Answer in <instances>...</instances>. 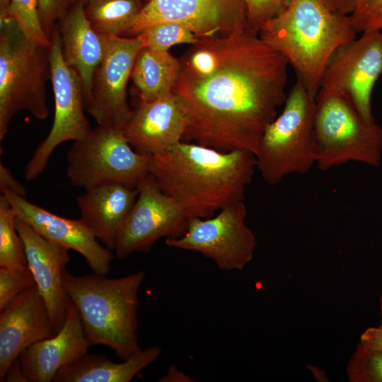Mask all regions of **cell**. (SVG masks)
Here are the masks:
<instances>
[{
  "label": "cell",
  "mask_w": 382,
  "mask_h": 382,
  "mask_svg": "<svg viewBox=\"0 0 382 382\" xmlns=\"http://www.w3.org/2000/svg\"><path fill=\"white\" fill-rule=\"evenodd\" d=\"M179 62L173 93L185 114L183 141L254 154L286 100V59L249 28L199 38Z\"/></svg>",
  "instance_id": "1"
},
{
  "label": "cell",
  "mask_w": 382,
  "mask_h": 382,
  "mask_svg": "<svg viewBox=\"0 0 382 382\" xmlns=\"http://www.w3.org/2000/svg\"><path fill=\"white\" fill-rule=\"evenodd\" d=\"M255 169V158L250 151L224 152L183 141L149 157L150 175L189 219L212 217L244 201Z\"/></svg>",
  "instance_id": "2"
},
{
  "label": "cell",
  "mask_w": 382,
  "mask_h": 382,
  "mask_svg": "<svg viewBox=\"0 0 382 382\" xmlns=\"http://www.w3.org/2000/svg\"><path fill=\"white\" fill-rule=\"evenodd\" d=\"M258 33L286 59L315 101L330 57L357 34L349 16L334 13L322 0H290Z\"/></svg>",
  "instance_id": "3"
},
{
  "label": "cell",
  "mask_w": 382,
  "mask_h": 382,
  "mask_svg": "<svg viewBox=\"0 0 382 382\" xmlns=\"http://www.w3.org/2000/svg\"><path fill=\"white\" fill-rule=\"evenodd\" d=\"M93 272L82 276L67 271L64 287L79 314L91 345L111 349L121 360L141 349L137 338L139 291L145 272L118 278Z\"/></svg>",
  "instance_id": "4"
},
{
  "label": "cell",
  "mask_w": 382,
  "mask_h": 382,
  "mask_svg": "<svg viewBox=\"0 0 382 382\" xmlns=\"http://www.w3.org/2000/svg\"><path fill=\"white\" fill-rule=\"evenodd\" d=\"M51 79L50 47L30 40L13 19L0 23V140L22 110L37 120L49 115L46 83Z\"/></svg>",
  "instance_id": "5"
},
{
  "label": "cell",
  "mask_w": 382,
  "mask_h": 382,
  "mask_svg": "<svg viewBox=\"0 0 382 382\" xmlns=\"http://www.w3.org/2000/svg\"><path fill=\"white\" fill-rule=\"evenodd\" d=\"M316 101L296 81L280 115L265 129L254 154L256 168L270 185L286 176L308 173L315 165L312 141Z\"/></svg>",
  "instance_id": "6"
},
{
  "label": "cell",
  "mask_w": 382,
  "mask_h": 382,
  "mask_svg": "<svg viewBox=\"0 0 382 382\" xmlns=\"http://www.w3.org/2000/svg\"><path fill=\"white\" fill-rule=\"evenodd\" d=\"M312 149L315 165L321 170L349 161L378 168L382 158V128L376 122L367 123L340 96L318 98Z\"/></svg>",
  "instance_id": "7"
},
{
  "label": "cell",
  "mask_w": 382,
  "mask_h": 382,
  "mask_svg": "<svg viewBox=\"0 0 382 382\" xmlns=\"http://www.w3.org/2000/svg\"><path fill=\"white\" fill-rule=\"evenodd\" d=\"M66 172L74 186L85 190L110 183L137 187L150 174L149 156L136 151L122 129L98 125L74 141Z\"/></svg>",
  "instance_id": "8"
},
{
  "label": "cell",
  "mask_w": 382,
  "mask_h": 382,
  "mask_svg": "<svg viewBox=\"0 0 382 382\" xmlns=\"http://www.w3.org/2000/svg\"><path fill=\"white\" fill-rule=\"evenodd\" d=\"M382 74V31H369L340 47L322 76L316 99L338 96L369 124L376 122L371 96Z\"/></svg>",
  "instance_id": "9"
},
{
  "label": "cell",
  "mask_w": 382,
  "mask_h": 382,
  "mask_svg": "<svg viewBox=\"0 0 382 382\" xmlns=\"http://www.w3.org/2000/svg\"><path fill=\"white\" fill-rule=\"evenodd\" d=\"M51 81L54 98L52 125L47 136L38 145L24 169L27 180L37 178L61 144L86 138L92 131L84 110V95L76 71L64 61L62 40L55 27L51 35Z\"/></svg>",
  "instance_id": "10"
},
{
  "label": "cell",
  "mask_w": 382,
  "mask_h": 382,
  "mask_svg": "<svg viewBox=\"0 0 382 382\" xmlns=\"http://www.w3.org/2000/svg\"><path fill=\"white\" fill-rule=\"evenodd\" d=\"M244 201L230 204L209 218L189 219L185 233L166 238L171 248L195 251L212 260L223 270H242L253 259L257 245L245 222Z\"/></svg>",
  "instance_id": "11"
},
{
  "label": "cell",
  "mask_w": 382,
  "mask_h": 382,
  "mask_svg": "<svg viewBox=\"0 0 382 382\" xmlns=\"http://www.w3.org/2000/svg\"><path fill=\"white\" fill-rule=\"evenodd\" d=\"M105 52L96 68L91 90L84 98L86 110L98 125L122 129L132 110L127 86L136 57L144 47L138 35H102Z\"/></svg>",
  "instance_id": "12"
},
{
  "label": "cell",
  "mask_w": 382,
  "mask_h": 382,
  "mask_svg": "<svg viewBox=\"0 0 382 382\" xmlns=\"http://www.w3.org/2000/svg\"><path fill=\"white\" fill-rule=\"evenodd\" d=\"M163 23L180 24L198 38L251 28L243 0H149L126 35L135 36L148 26Z\"/></svg>",
  "instance_id": "13"
},
{
  "label": "cell",
  "mask_w": 382,
  "mask_h": 382,
  "mask_svg": "<svg viewBox=\"0 0 382 382\" xmlns=\"http://www.w3.org/2000/svg\"><path fill=\"white\" fill-rule=\"evenodd\" d=\"M138 197L117 236L115 255L125 258L134 252L146 253L161 238H179L189 219L165 194L149 174L138 185Z\"/></svg>",
  "instance_id": "14"
},
{
  "label": "cell",
  "mask_w": 382,
  "mask_h": 382,
  "mask_svg": "<svg viewBox=\"0 0 382 382\" xmlns=\"http://www.w3.org/2000/svg\"><path fill=\"white\" fill-rule=\"evenodd\" d=\"M1 192L18 219L46 239L79 253L92 272L108 274L115 253L104 247L80 219L59 216L10 190Z\"/></svg>",
  "instance_id": "15"
},
{
  "label": "cell",
  "mask_w": 382,
  "mask_h": 382,
  "mask_svg": "<svg viewBox=\"0 0 382 382\" xmlns=\"http://www.w3.org/2000/svg\"><path fill=\"white\" fill-rule=\"evenodd\" d=\"M16 227L23 242L28 269L57 334L65 322L69 302L64 287L69 250L46 239L18 217Z\"/></svg>",
  "instance_id": "16"
},
{
  "label": "cell",
  "mask_w": 382,
  "mask_h": 382,
  "mask_svg": "<svg viewBox=\"0 0 382 382\" xmlns=\"http://www.w3.org/2000/svg\"><path fill=\"white\" fill-rule=\"evenodd\" d=\"M55 334L36 284L16 296L0 311V381L25 349Z\"/></svg>",
  "instance_id": "17"
},
{
  "label": "cell",
  "mask_w": 382,
  "mask_h": 382,
  "mask_svg": "<svg viewBox=\"0 0 382 382\" xmlns=\"http://www.w3.org/2000/svg\"><path fill=\"white\" fill-rule=\"evenodd\" d=\"M185 127L184 109L172 93L154 101L138 104L122 129L136 151L150 157L182 141Z\"/></svg>",
  "instance_id": "18"
},
{
  "label": "cell",
  "mask_w": 382,
  "mask_h": 382,
  "mask_svg": "<svg viewBox=\"0 0 382 382\" xmlns=\"http://www.w3.org/2000/svg\"><path fill=\"white\" fill-rule=\"evenodd\" d=\"M90 346L78 311L69 300L60 330L30 345L19 355L18 361L25 382L53 381L60 369L87 354Z\"/></svg>",
  "instance_id": "19"
},
{
  "label": "cell",
  "mask_w": 382,
  "mask_h": 382,
  "mask_svg": "<svg viewBox=\"0 0 382 382\" xmlns=\"http://www.w3.org/2000/svg\"><path fill=\"white\" fill-rule=\"evenodd\" d=\"M138 187L110 183L76 197L80 219L106 248L114 250L119 233L138 197Z\"/></svg>",
  "instance_id": "20"
},
{
  "label": "cell",
  "mask_w": 382,
  "mask_h": 382,
  "mask_svg": "<svg viewBox=\"0 0 382 382\" xmlns=\"http://www.w3.org/2000/svg\"><path fill=\"white\" fill-rule=\"evenodd\" d=\"M58 30L66 63L79 75L84 98L88 95L93 74L105 52L103 37L88 20L83 0H76L59 21Z\"/></svg>",
  "instance_id": "21"
},
{
  "label": "cell",
  "mask_w": 382,
  "mask_h": 382,
  "mask_svg": "<svg viewBox=\"0 0 382 382\" xmlns=\"http://www.w3.org/2000/svg\"><path fill=\"white\" fill-rule=\"evenodd\" d=\"M161 347L151 346L121 362L88 352L59 371L54 382H129L161 355Z\"/></svg>",
  "instance_id": "22"
},
{
  "label": "cell",
  "mask_w": 382,
  "mask_h": 382,
  "mask_svg": "<svg viewBox=\"0 0 382 382\" xmlns=\"http://www.w3.org/2000/svg\"><path fill=\"white\" fill-rule=\"evenodd\" d=\"M179 72V59L169 51L144 47L136 57L131 74L138 104L150 103L172 93Z\"/></svg>",
  "instance_id": "23"
},
{
  "label": "cell",
  "mask_w": 382,
  "mask_h": 382,
  "mask_svg": "<svg viewBox=\"0 0 382 382\" xmlns=\"http://www.w3.org/2000/svg\"><path fill=\"white\" fill-rule=\"evenodd\" d=\"M141 0H83L86 16L101 35L127 34L142 8Z\"/></svg>",
  "instance_id": "24"
},
{
  "label": "cell",
  "mask_w": 382,
  "mask_h": 382,
  "mask_svg": "<svg viewBox=\"0 0 382 382\" xmlns=\"http://www.w3.org/2000/svg\"><path fill=\"white\" fill-rule=\"evenodd\" d=\"M17 216L8 199L0 197V267L29 270L23 240L16 227Z\"/></svg>",
  "instance_id": "25"
},
{
  "label": "cell",
  "mask_w": 382,
  "mask_h": 382,
  "mask_svg": "<svg viewBox=\"0 0 382 382\" xmlns=\"http://www.w3.org/2000/svg\"><path fill=\"white\" fill-rule=\"evenodd\" d=\"M137 35L144 47L160 51H169L174 45H193L198 37L187 28L175 23H158L141 30Z\"/></svg>",
  "instance_id": "26"
},
{
  "label": "cell",
  "mask_w": 382,
  "mask_h": 382,
  "mask_svg": "<svg viewBox=\"0 0 382 382\" xmlns=\"http://www.w3.org/2000/svg\"><path fill=\"white\" fill-rule=\"evenodd\" d=\"M347 374L351 382H382V352L359 342L350 357Z\"/></svg>",
  "instance_id": "27"
},
{
  "label": "cell",
  "mask_w": 382,
  "mask_h": 382,
  "mask_svg": "<svg viewBox=\"0 0 382 382\" xmlns=\"http://www.w3.org/2000/svg\"><path fill=\"white\" fill-rule=\"evenodd\" d=\"M8 15L30 40L50 47L51 40L43 30L40 21L37 0H10Z\"/></svg>",
  "instance_id": "28"
},
{
  "label": "cell",
  "mask_w": 382,
  "mask_h": 382,
  "mask_svg": "<svg viewBox=\"0 0 382 382\" xmlns=\"http://www.w3.org/2000/svg\"><path fill=\"white\" fill-rule=\"evenodd\" d=\"M34 285L35 282L29 270L0 267V311Z\"/></svg>",
  "instance_id": "29"
},
{
  "label": "cell",
  "mask_w": 382,
  "mask_h": 382,
  "mask_svg": "<svg viewBox=\"0 0 382 382\" xmlns=\"http://www.w3.org/2000/svg\"><path fill=\"white\" fill-rule=\"evenodd\" d=\"M349 18L357 33L382 31V0H357Z\"/></svg>",
  "instance_id": "30"
},
{
  "label": "cell",
  "mask_w": 382,
  "mask_h": 382,
  "mask_svg": "<svg viewBox=\"0 0 382 382\" xmlns=\"http://www.w3.org/2000/svg\"><path fill=\"white\" fill-rule=\"evenodd\" d=\"M290 0H243L249 24L258 33L260 27L277 16Z\"/></svg>",
  "instance_id": "31"
},
{
  "label": "cell",
  "mask_w": 382,
  "mask_h": 382,
  "mask_svg": "<svg viewBox=\"0 0 382 382\" xmlns=\"http://www.w3.org/2000/svg\"><path fill=\"white\" fill-rule=\"evenodd\" d=\"M75 1L37 0L40 21L43 30L50 39L57 22L65 16L72 2Z\"/></svg>",
  "instance_id": "32"
},
{
  "label": "cell",
  "mask_w": 382,
  "mask_h": 382,
  "mask_svg": "<svg viewBox=\"0 0 382 382\" xmlns=\"http://www.w3.org/2000/svg\"><path fill=\"white\" fill-rule=\"evenodd\" d=\"M0 189L8 190L19 195H25V187L15 179L10 170L2 163H0Z\"/></svg>",
  "instance_id": "33"
},
{
  "label": "cell",
  "mask_w": 382,
  "mask_h": 382,
  "mask_svg": "<svg viewBox=\"0 0 382 382\" xmlns=\"http://www.w3.org/2000/svg\"><path fill=\"white\" fill-rule=\"evenodd\" d=\"M359 342L370 349L382 352V327L366 328L361 335Z\"/></svg>",
  "instance_id": "34"
},
{
  "label": "cell",
  "mask_w": 382,
  "mask_h": 382,
  "mask_svg": "<svg viewBox=\"0 0 382 382\" xmlns=\"http://www.w3.org/2000/svg\"><path fill=\"white\" fill-rule=\"evenodd\" d=\"M335 13L349 16L354 11L357 0H322Z\"/></svg>",
  "instance_id": "35"
},
{
  "label": "cell",
  "mask_w": 382,
  "mask_h": 382,
  "mask_svg": "<svg viewBox=\"0 0 382 382\" xmlns=\"http://www.w3.org/2000/svg\"><path fill=\"white\" fill-rule=\"evenodd\" d=\"M193 381L189 375L180 371L175 365L170 366L167 373L158 380L161 382H190Z\"/></svg>",
  "instance_id": "36"
},
{
  "label": "cell",
  "mask_w": 382,
  "mask_h": 382,
  "mask_svg": "<svg viewBox=\"0 0 382 382\" xmlns=\"http://www.w3.org/2000/svg\"><path fill=\"white\" fill-rule=\"evenodd\" d=\"M380 306H381V321L380 326L382 327V294H381V299H380Z\"/></svg>",
  "instance_id": "37"
},
{
  "label": "cell",
  "mask_w": 382,
  "mask_h": 382,
  "mask_svg": "<svg viewBox=\"0 0 382 382\" xmlns=\"http://www.w3.org/2000/svg\"><path fill=\"white\" fill-rule=\"evenodd\" d=\"M141 1H146V2L149 1V0H141Z\"/></svg>",
  "instance_id": "38"
}]
</instances>
